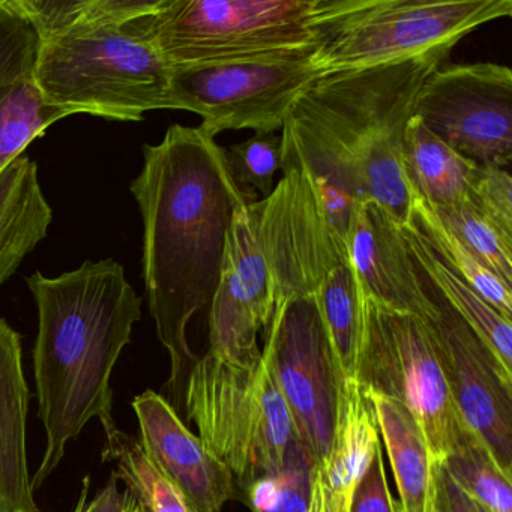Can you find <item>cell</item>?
Returning a JSON list of instances; mask_svg holds the SVG:
<instances>
[{
    "label": "cell",
    "mask_w": 512,
    "mask_h": 512,
    "mask_svg": "<svg viewBox=\"0 0 512 512\" xmlns=\"http://www.w3.org/2000/svg\"><path fill=\"white\" fill-rule=\"evenodd\" d=\"M467 202L503 235L512 238V178L505 169L479 166Z\"/></svg>",
    "instance_id": "obj_33"
},
{
    "label": "cell",
    "mask_w": 512,
    "mask_h": 512,
    "mask_svg": "<svg viewBox=\"0 0 512 512\" xmlns=\"http://www.w3.org/2000/svg\"><path fill=\"white\" fill-rule=\"evenodd\" d=\"M392 512H403V509L398 505L397 500L392 499Z\"/></svg>",
    "instance_id": "obj_39"
},
{
    "label": "cell",
    "mask_w": 512,
    "mask_h": 512,
    "mask_svg": "<svg viewBox=\"0 0 512 512\" xmlns=\"http://www.w3.org/2000/svg\"><path fill=\"white\" fill-rule=\"evenodd\" d=\"M251 209L275 304L314 295L332 269L349 262L346 236L353 211L331 202L308 173L283 172L274 191Z\"/></svg>",
    "instance_id": "obj_9"
},
{
    "label": "cell",
    "mask_w": 512,
    "mask_h": 512,
    "mask_svg": "<svg viewBox=\"0 0 512 512\" xmlns=\"http://www.w3.org/2000/svg\"><path fill=\"white\" fill-rule=\"evenodd\" d=\"M316 475L317 484H319L320 493H322V505L323 512H352L353 502L355 497L349 496V494L343 493V491L334 490V488L328 487L323 481L322 476L319 472L314 473Z\"/></svg>",
    "instance_id": "obj_37"
},
{
    "label": "cell",
    "mask_w": 512,
    "mask_h": 512,
    "mask_svg": "<svg viewBox=\"0 0 512 512\" xmlns=\"http://www.w3.org/2000/svg\"><path fill=\"white\" fill-rule=\"evenodd\" d=\"M332 0H161L145 37L172 70L313 56Z\"/></svg>",
    "instance_id": "obj_4"
},
{
    "label": "cell",
    "mask_w": 512,
    "mask_h": 512,
    "mask_svg": "<svg viewBox=\"0 0 512 512\" xmlns=\"http://www.w3.org/2000/svg\"><path fill=\"white\" fill-rule=\"evenodd\" d=\"M380 449L373 403L356 380H340L334 436L328 457L316 464L328 487L355 497L359 482Z\"/></svg>",
    "instance_id": "obj_19"
},
{
    "label": "cell",
    "mask_w": 512,
    "mask_h": 512,
    "mask_svg": "<svg viewBox=\"0 0 512 512\" xmlns=\"http://www.w3.org/2000/svg\"><path fill=\"white\" fill-rule=\"evenodd\" d=\"M317 307L341 380H355L359 335L358 280L350 262L332 269L316 289Z\"/></svg>",
    "instance_id": "obj_27"
},
{
    "label": "cell",
    "mask_w": 512,
    "mask_h": 512,
    "mask_svg": "<svg viewBox=\"0 0 512 512\" xmlns=\"http://www.w3.org/2000/svg\"><path fill=\"white\" fill-rule=\"evenodd\" d=\"M233 181L242 193L257 202L256 193L266 199L277 185L281 172V137L275 133H254L244 142L226 149Z\"/></svg>",
    "instance_id": "obj_31"
},
{
    "label": "cell",
    "mask_w": 512,
    "mask_h": 512,
    "mask_svg": "<svg viewBox=\"0 0 512 512\" xmlns=\"http://www.w3.org/2000/svg\"><path fill=\"white\" fill-rule=\"evenodd\" d=\"M352 512H392V497L386 479L382 449L377 451L367 473L359 482Z\"/></svg>",
    "instance_id": "obj_35"
},
{
    "label": "cell",
    "mask_w": 512,
    "mask_h": 512,
    "mask_svg": "<svg viewBox=\"0 0 512 512\" xmlns=\"http://www.w3.org/2000/svg\"><path fill=\"white\" fill-rule=\"evenodd\" d=\"M29 403L22 335L0 317V512H41L29 473Z\"/></svg>",
    "instance_id": "obj_17"
},
{
    "label": "cell",
    "mask_w": 512,
    "mask_h": 512,
    "mask_svg": "<svg viewBox=\"0 0 512 512\" xmlns=\"http://www.w3.org/2000/svg\"><path fill=\"white\" fill-rule=\"evenodd\" d=\"M452 481L488 512H512V487L508 473L475 431L442 461Z\"/></svg>",
    "instance_id": "obj_28"
},
{
    "label": "cell",
    "mask_w": 512,
    "mask_h": 512,
    "mask_svg": "<svg viewBox=\"0 0 512 512\" xmlns=\"http://www.w3.org/2000/svg\"><path fill=\"white\" fill-rule=\"evenodd\" d=\"M511 14V0H332L313 62L335 73L454 49Z\"/></svg>",
    "instance_id": "obj_8"
},
{
    "label": "cell",
    "mask_w": 512,
    "mask_h": 512,
    "mask_svg": "<svg viewBox=\"0 0 512 512\" xmlns=\"http://www.w3.org/2000/svg\"><path fill=\"white\" fill-rule=\"evenodd\" d=\"M413 221L434 253L488 304L506 319L512 320V286L494 274L478 256L472 253L437 217L430 205L412 194Z\"/></svg>",
    "instance_id": "obj_25"
},
{
    "label": "cell",
    "mask_w": 512,
    "mask_h": 512,
    "mask_svg": "<svg viewBox=\"0 0 512 512\" xmlns=\"http://www.w3.org/2000/svg\"><path fill=\"white\" fill-rule=\"evenodd\" d=\"M407 247L422 274L427 275L442 301L464 320L496 356L497 361L512 371V322L493 305L488 304L470 284L458 277L425 241L415 221L403 227Z\"/></svg>",
    "instance_id": "obj_20"
},
{
    "label": "cell",
    "mask_w": 512,
    "mask_h": 512,
    "mask_svg": "<svg viewBox=\"0 0 512 512\" xmlns=\"http://www.w3.org/2000/svg\"><path fill=\"white\" fill-rule=\"evenodd\" d=\"M433 211L475 256L512 286V238L503 235L467 200L448 208H433Z\"/></svg>",
    "instance_id": "obj_30"
},
{
    "label": "cell",
    "mask_w": 512,
    "mask_h": 512,
    "mask_svg": "<svg viewBox=\"0 0 512 512\" xmlns=\"http://www.w3.org/2000/svg\"><path fill=\"white\" fill-rule=\"evenodd\" d=\"M368 397L391 461L398 505L403 512H430L433 460L418 421L400 401L382 395Z\"/></svg>",
    "instance_id": "obj_22"
},
{
    "label": "cell",
    "mask_w": 512,
    "mask_h": 512,
    "mask_svg": "<svg viewBox=\"0 0 512 512\" xmlns=\"http://www.w3.org/2000/svg\"><path fill=\"white\" fill-rule=\"evenodd\" d=\"M317 461L311 452L293 440L280 469L260 476L245 487L253 512H311Z\"/></svg>",
    "instance_id": "obj_29"
},
{
    "label": "cell",
    "mask_w": 512,
    "mask_h": 512,
    "mask_svg": "<svg viewBox=\"0 0 512 512\" xmlns=\"http://www.w3.org/2000/svg\"><path fill=\"white\" fill-rule=\"evenodd\" d=\"M452 50L323 73L281 130V173L304 170L340 205L373 202L398 226L413 224L401 166L404 134L422 85Z\"/></svg>",
    "instance_id": "obj_2"
},
{
    "label": "cell",
    "mask_w": 512,
    "mask_h": 512,
    "mask_svg": "<svg viewBox=\"0 0 512 512\" xmlns=\"http://www.w3.org/2000/svg\"><path fill=\"white\" fill-rule=\"evenodd\" d=\"M401 166L410 193L433 208L466 202L479 167L434 136L416 116L404 134Z\"/></svg>",
    "instance_id": "obj_21"
},
{
    "label": "cell",
    "mask_w": 512,
    "mask_h": 512,
    "mask_svg": "<svg viewBox=\"0 0 512 512\" xmlns=\"http://www.w3.org/2000/svg\"><path fill=\"white\" fill-rule=\"evenodd\" d=\"M251 203L233 212L220 281L209 310L208 352L238 364L262 358L257 337L275 310L274 284L257 238Z\"/></svg>",
    "instance_id": "obj_13"
},
{
    "label": "cell",
    "mask_w": 512,
    "mask_h": 512,
    "mask_svg": "<svg viewBox=\"0 0 512 512\" xmlns=\"http://www.w3.org/2000/svg\"><path fill=\"white\" fill-rule=\"evenodd\" d=\"M91 481L89 475L83 478L82 491L73 512H142L133 494L127 488H119V478L115 473H110L109 481L98 490L94 499H89Z\"/></svg>",
    "instance_id": "obj_34"
},
{
    "label": "cell",
    "mask_w": 512,
    "mask_h": 512,
    "mask_svg": "<svg viewBox=\"0 0 512 512\" xmlns=\"http://www.w3.org/2000/svg\"><path fill=\"white\" fill-rule=\"evenodd\" d=\"M52 221L37 164L23 155L0 173V286L47 238Z\"/></svg>",
    "instance_id": "obj_18"
},
{
    "label": "cell",
    "mask_w": 512,
    "mask_h": 512,
    "mask_svg": "<svg viewBox=\"0 0 512 512\" xmlns=\"http://www.w3.org/2000/svg\"><path fill=\"white\" fill-rule=\"evenodd\" d=\"M355 380L370 395L400 401L418 421L433 464H440L472 428L446 383L430 322L395 310L359 287Z\"/></svg>",
    "instance_id": "obj_7"
},
{
    "label": "cell",
    "mask_w": 512,
    "mask_h": 512,
    "mask_svg": "<svg viewBox=\"0 0 512 512\" xmlns=\"http://www.w3.org/2000/svg\"><path fill=\"white\" fill-rule=\"evenodd\" d=\"M349 262L359 287L377 301L395 310L415 314L431 322L440 313L421 280L403 227L373 202L356 206L346 236Z\"/></svg>",
    "instance_id": "obj_16"
},
{
    "label": "cell",
    "mask_w": 512,
    "mask_h": 512,
    "mask_svg": "<svg viewBox=\"0 0 512 512\" xmlns=\"http://www.w3.org/2000/svg\"><path fill=\"white\" fill-rule=\"evenodd\" d=\"M67 113L44 100L34 77L28 76L0 91V173L23 157L34 140Z\"/></svg>",
    "instance_id": "obj_26"
},
{
    "label": "cell",
    "mask_w": 512,
    "mask_h": 512,
    "mask_svg": "<svg viewBox=\"0 0 512 512\" xmlns=\"http://www.w3.org/2000/svg\"><path fill=\"white\" fill-rule=\"evenodd\" d=\"M430 512H436V509L433 508V503H431Z\"/></svg>",
    "instance_id": "obj_40"
},
{
    "label": "cell",
    "mask_w": 512,
    "mask_h": 512,
    "mask_svg": "<svg viewBox=\"0 0 512 512\" xmlns=\"http://www.w3.org/2000/svg\"><path fill=\"white\" fill-rule=\"evenodd\" d=\"M185 421L242 487L283 464L296 439L289 407L265 359L224 361L206 352L185 386Z\"/></svg>",
    "instance_id": "obj_6"
},
{
    "label": "cell",
    "mask_w": 512,
    "mask_h": 512,
    "mask_svg": "<svg viewBox=\"0 0 512 512\" xmlns=\"http://www.w3.org/2000/svg\"><path fill=\"white\" fill-rule=\"evenodd\" d=\"M131 193L143 220L149 311L170 356L161 395L185 418V386L199 358L188 326L214 298L233 212L253 200L233 181L226 148L202 128L178 124L158 145L143 146Z\"/></svg>",
    "instance_id": "obj_1"
},
{
    "label": "cell",
    "mask_w": 512,
    "mask_h": 512,
    "mask_svg": "<svg viewBox=\"0 0 512 512\" xmlns=\"http://www.w3.org/2000/svg\"><path fill=\"white\" fill-rule=\"evenodd\" d=\"M439 305L430 325L449 391L466 424L512 476V371L445 302Z\"/></svg>",
    "instance_id": "obj_14"
},
{
    "label": "cell",
    "mask_w": 512,
    "mask_h": 512,
    "mask_svg": "<svg viewBox=\"0 0 512 512\" xmlns=\"http://www.w3.org/2000/svg\"><path fill=\"white\" fill-rule=\"evenodd\" d=\"M32 77L44 100L68 116L140 122L172 110V68L145 37L142 19L41 43Z\"/></svg>",
    "instance_id": "obj_5"
},
{
    "label": "cell",
    "mask_w": 512,
    "mask_h": 512,
    "mask_svg": "<svg viewBox=\"0 0 512 512\" xmlns=\"http://www.w3.org/2000/svg\"><path fill=\"white\" fill-rule=\"evenodd\" d=\"M140 443L155 466L184 494L194 512H221L235 493V478L191 433L163 395L146 389L134 397Z\"/></svg>",
    "instance_id": "obj_15"
},
{
    "label": "cell",
    "mask_w": 512,
    "mask_h": 512,
    "mask_svg": "<svg viewBox=\"0 0 512 512\" xmlns=\"http://www.w3.org/2000/svg\"><path fill=\"white\" fill-rule=\"evenodd\" d=\"M322 74L313 56L176 68L170 104L200 116L199 127L214 137L229 130L277 133Z\"/></svg>",
    "instance_id": "obj_10"
},
{
    "label": "cell",
    "mask_w": 512,
    "mask_h": 512,
    "mask_svg": "<svg viewBox=\"0 0 512 512\" xmlns=\"http://www.w3.org/2000/svg\"><path fill=\"white\" fill-rule=\"evenodd\" d=\"M26 284L38 308L34 374L47 439L32 478L37 490L92 419L103 428L116 424L110 382L142 319V299L112 259L85 262L58 277L34 272Z\"/></svg>",
    "instance_id": "obj_3"
},
{
    "label": "cell",
    "mask_w": 512,
    "mask_h": 512,
    "mask_svg": "<svg viewBox=\"0 0 512 512\" xmlns=\"http://www.w3.org/2000/svg\"><path fill=\"white\" fill-rule=\"evenodd\" d=\"M431 481V503L436 512H488L452 481L442 464H433Z\"/></svg>",
    "instance_id": "obj_36"
},
{
    "label": "cell",
    "mask_w": 512,
    "mask_h": 512,
    "mask_svg": "<svg viewBox=\"0 0 512 512\" xmlns=\"http://www.w3.org/2000/svg\"><path fill=\"white\" fill-rule=\"evenodd\" d=\"M311 512H323L322 493H320L319 484H317L316 481V475H314L313 506H311Z\"/></svg>",
    "instance_id": "obj_38"
},
{
    "label": "cell",
    "mask_w": 512,
    "mask_h": 512,
    "mask_svg": "<svg viewBox=\"0 0 512 512\" xmlns=\"http://www.w3.org/2000/svg\"><path fill=\"white\" fill-rule=\"evenodd\" d=\"M263 331L262 356L289 407L296 439L322 463L334 436L341 377L316 296L278 302Z\"/></svg>",
    "instance_id": "obj_11"
},
{
    "label": "cell",
    "mask_w": 512,
    "mask_h": 512,
    "mask_svg": "<svg viewBox=\"0 0 512 512\" xmlns=\"http://www.w3.org/2000/svg\"><path fill=\"white\" fill-rule=\"evenodd\" d=\"M413 116L478 166L511 164L512 71L505 65H442L422 85Z\"/></svg>",
    "instance_id": "obj_12"
},
{
    "label": "cell",
    "mask_w": 512,
    "mask_h": 512,
    "mask_svg": "<svg viewBox=\"0 0 512 512\" xmlns=\"http://www.w3.org/2000/svg\"><path fill=\"white\" fill-rule=\"evenodd\" d=\"M28 20L41 43L95 29L124 26L152 16L161 0H5Z\"/></svg>",
    "instance_id": "obj_23"
},
{
    "label": "cell",
    "mask_w": 512,
    "mask_h": 512,
    "mask_svg": "<svg viewBox=\"0 0 512 512\" xmlns=\"http://www.w3.org/2000/svg\"><path fill=\"white\" fill-rule=\"evenodd\" d=\"M40 46L31 23L0 0V91L34 74Z\"/></svg>",
    "instance_id": "obj_32"
},
{
    "label": "cell",
    "mask_w": 512,
    "mask_h": 512,
    "mask_svg": "<svg viewBox=\"0 0 512 512\" xmlns=\"http://www.w3.org/2000/svg\"><path fill=\"white\" fill-rule=\"evenodd\" d=\"M103 430L106 440L101 460L113 467L142 512H194L181 490L148 457L139 439L116 424Z\"/></svg>",
    "instance_id": "obj_24"
}]
</instances>
